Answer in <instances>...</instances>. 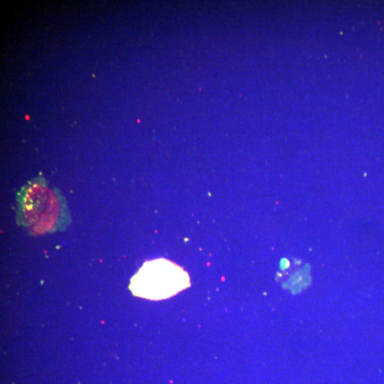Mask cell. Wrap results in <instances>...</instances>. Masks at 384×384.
<instances>
[{
  "label": "cell",
  "mask_w": 384,
  "mask_h": 384,
  "mask_svg": "<svg viewBox=\"0 0 384 384\" xmlns=\"http://www.w3.org/2000/svg\"><path fill=\"white\" fill-rule=\"evenodd\" d=\"M18 198V220L31 232L53 231L65 223V203L43 181H34L24 187Z\"/></svg>",
  "instance_id": "6da1fadb"
},
{
  "label": "cell",
  "mask_w": 384,
  "mask_h": 384,
  "mask_svg": "<svg viewBox=\"0 0 384 384\" xmlns=\"http://www.w3.org/2000/svg\"><path fill=\"white\" fill-rule=\"evenodd\" d=\"M191 287L190 277L181 267L165 258L146 261L132 277L129 289L141 298L162 300Z\"/></svg>",
  "instance_id": "7a4b0ae2"
}]
</instances>
